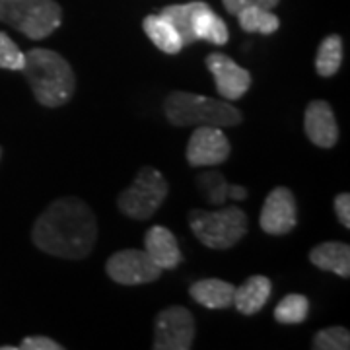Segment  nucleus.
Listing matches in <instances>:
<instances>
[{
  "label": "nucleus",
  "mask_w": 350,
  "mask_h": 350,
  "mask_svg": "<svg viewBox=\"0 0 350 350\" xmlns=\"http://www.w3.org/2000/svg\"><path fill=\"white\" fill-rule=\"evenodd\" d=\"M36 247L61 259H86L98 239V222L90 204L78 197H63L39 214L31 230Z\"/></svg>",
  "instance_id": "1"
},
{
  "label": "nucleus",
  "mask_w": 350,
  "mask_h": 350,
  "mask_svg": "<svg viewBox=\"0 0 350 350\" xmlns=\"http://www.w3.org/2000/svg\"><path fill=\"white\" fill-rule=\"evenodd\" d=\"M25 80L31 88L39 105L57 109L72 100L76 92V76L70 63L51 49H31L25 53Z\"/></svg>",
  "instance_id": "2"
},
{
  "label": "nucleus",
  "mask_w": 350,
  "mask_h": 350,
  "mask_svg": "<svg viewBox=\"0 0 350 350\" xmlns=\"http://www.w3.org/2000/svg\"><path fill=\"white\" fill-rule=\"evenodd\" d=\"M165 119L174 126L213 125V126H238L243 121V115L230 101L216 100L208 96H200L193 92H172L163 100Z\"/></svg>",
  "instance_id": "3"
},
{
  "label": "nucleus",
  "mask_w": 350,
  "mask_h": 350,
  "mask_svg": "<svg viewBox=\"0 0 350 350\" xmlns=\"http://www.w3.org/2000/svg\"><path fill=\"white\" fill-rule=\"evenodd\" d=\"M189 226L202 245L208 250H232L250 230V218L239 206H226L220 211H200L189 213Z\"/></svg>",
  "instance_id": "4"
},
{
  "label": "nucleus",
  "mask_w": 350,
  "mask_h": 350,
  "mask_svg": "<svg viewBox=\"0 0 350 350\" xmlns=\"http://www.w3.org/2000/svg\"><path fill=\"white\" fill-rule=\"evenodd\" d=\"M0 22L41 41L63 24V8L57 0H0Z\"/></svg>",
  "instance_id": "5"
},
{
  "label": "nucleus",
  "mask_w": 350,
  "mask_h": 350,
  "mask_svg": "<svg viewBox=\"0 0 350 350\" xmlns=\"http://www.w3.org/2000/svg\"><path fill=\"white\" fill-rule=\"evenodd\" d=\"M170 195V183L160 170L152 165H142L135 181L119 195L117 206L133 220H150L160 211L162 202Z\"/></svg>",
  "instance_id": "6"
},
{
  "label": "nucleus",
  "mask_w": 350,
  "mask_h": 350,
  "mask_svg": "<svg viewBox=\"0 0 350 350\" xmlns=\"http://www.w3.org/2000/svg\"><path fill=\"white\" fill-rule=\"evenodd\" d=\"M197 333L195 317L183 306L165 308L154 319V349L189 350Z\"/></svg>",
  "instance_id": "7"
},
{
  "label": "nucleus",
  "mask_w": 350,
  "mask_h": 350,
  "mask_svg": "<svg viewBox=\"0 0 350 350\" xmlns=\"http://www.w3.org/2000/svg\"><path fill=\"white\" fill-rule=\"evenodd\" d=\"M105 273L117 284L138 286L156 282L162 276V269L144 250H121L107 259Z\"/></svg>",
  "instance_id": "8"
},
{
  "label": "nucleus",
  "mask_w": 350,
  "mask_h": 350,
  "mask_svg": "<svg viewBox=\"0 0 350 350\" xmlns=\"http://www.w3.org/2000/svg\"><path fill=\"white\" fill-rule=\"evenodd\" d=\"M230 154V140L220 126L199 125L189 138L185 158L193 167H214L224 163Z\"/></svg>",
  "instance_id": "9"
},
{
  "label": "nucleus",
  "mask_w": 350,
  "mask_h": 350,
  "mask_svg": "<svg viewBox=\"0 0 350 350\" xmlns=\"http://www.w3.org/2000/svg\"><path fill=\"white\" fill-rule=\"evenodd\" d=\"M259 226L269 236H286L298 226V204L290 189L278 185L267 195L259 214Z\"/></svg>",
  "instance_id": "10"
},
{
  "label": "nucleus",
  "mask_w": 350,
  "mask_h": 350,
  "mask_svg": "<svg viewBox=\"0 0 350 350\" xmlns=\"http://www.w3.org/2000/svg\"><path fill=\"white\" fill-rule=\"evenodd\" d=\"M206 68L214 76L216 92L226 101L241 100L250 92L253 76L247 68H241L234 59H230L224 53H211L206 57Z\"/></svg>",
  "instance_id": "11"
},
{
  "label": "nucleus",
  "mask_w": 350,
  "mask_h": 350,
  "mask_svg": "<svg viewBox=\"0 0 350 350\" xmlns=\"http://www.w3.org/2000/svg\"><path fill=\"white\" fill-rule=\"evenodd\" d=\"M306 137L319 148H333L338 142V125L333 107L325 100H313L306 107L304 115Z\"/></svg>",
  "instance_id": "12"
},
{
  "label": "nucleus",
  "mask_w": 350,
  "mask_h": 350,
  "mask_svg": "<svg viewBox=\"0 0 350 350\" xmlns=\"http://www.w3.org/2000/svg\"><path fill=\"white\" fill-rule=\"evenodd\" d=\"M144 251L162 271H174L183 261L177 238L163 226H152L144 234Z\"/></svg>",
  "instance_id": "13"
},
{
  "label": "nucleus",
  "mask_w": 350,
  "mask_h": 350,
  "mask_svg": "<svg viewBox=\"0 0 350 350\" xmlns=\"http://www.w3.org/2000/svg\"><path fill=\"white\" fill-rule=\"evenodd\" d=\"M273 292L271 278L262 275L250 276L243 284L234 290V304L241 315H255L267 306Z\"/></svg>",
  "instance_id": "14"
},
{
  "label": "nucleus",
  "mask_w": 350,
  "mask_h": 350,
  "mask_svg": "<svg viewBox=\"0 0 350 350\" xmlns=\"http://www.w3.org/2000/svg\"><path fill=\"white\" fill-rule=\"evenodd\" d=\"M236 286L222 278H202L189 286L191 298L208 310H226L234 304Z\"/></svg>",
  "instance_id": "15"
},
{
  "label": "nucleus",
  "mask_w": 350,
  "mask_h": 350,
  "mask_svg": "<svg viewBox=\"0 0 350 350\" xmlns=\"http://www.w3.org/2000/svg\"><path fill=\"white\" fill-rule=\"evenodd\" d=\"M310 261L321 271L349 278L350 276V245L342 241H323L310 251Z\"/></svg>",
  "instance_id": "16"
},
{
  "label": "nucleus",
  "mask_w": 350,
  "mask_h": 350,
  "mask_svg": "<svg viewBox=\"0 0 350 350\" xmlns=\"http://www.w3.org/2000/svg\"><path fill=\"white\" fill-rule=\"evenodd\" d=\"M208 4L206 2H187V4H172L165 6L160 16L165 18L170 24L174 25V29L179 33V38L183 41V45H193L197 43V36H195V18L200 10H204Z\"/></svg>",
  "instance_id": "17"
},
{
  "label": "nucleus",
  "mask_w": 350,
  "mask_h": 350,
  "mask_svg": "<svg viewBox=\"0 0 350 350\" xmlns=\"http://www.w3.org/2000/svg\"><path fill=\"white\" fill-rule=\"evenodd\" d=\"M142 27H144V33L148 36L152 43L165 55H177L185 47L179 33L174 29V25L170 24L165 18H162L160 14L146 16L142 20Z\"/></svg>",
  "instance_id": "18"
},
{
  "label": "nucleus",
  "mask_w": 350,
  "mask_h": 350,
  "mask_svg": "<svg viewBox=\"0 0 350 350\" xmlns=\"http://www.w3.org/2000/svg\"><path fill=\"white\" fill-rule=\"evenodd\" d=\"M345 59V49H342V38L333 33L327 36L315 55V70L321 78H331L338 72L340 64Z\"/></svg>",
  "instance_id": "19"
},
{
  "label": "nucleus",
  "mask_w": 350,
  "mask_h": 350,
  "mask_svg": "<svg viewBox=\"0 0 350 350\" xmlns=\"http://www.w3.org/2000/svg\"><path fill=\"white\" fill-rule=\"evenodd\" d=\"M195 36L197 41H208L213 45H226L230 39V31L226 22L213 12L211 6H206L204 10H200L195 18Z\"/></svg>",
  "instance_id": "20"
},
{
  "label": "nucleus",
  "mask_w": 350,
  "mask_h": 350,
  "mask_svg": "<svg viewBox=\"0 0 350 350\" xmlns=\"http://www.w3.org/2000/svg\"><path fill=\"white\" fill-rule=\"evenodd\" d=\"M236 18H238L239 27L243 31H250V33L273 36L280 27L278 16L271 12V10H267V8H259V6H250V8L239 10L236 14Z\"/></svg>",
  "instance_id": "21"
},
{
  "label": "nucleus",
  "mask_w": 350,
  "mask_h": 350,
  "mask_svg": "<svg viewBox=\"0 0 350 350\" xmlns=\"http://www.w3.org/2000/svg\"><path fill=\"white\" fill-rule=\"evenodd\" d=\"M310 315V300L304 294H286L275 308V319L282 325L304 323Z\"/></svg>",
  "instance_id": "22"
},
{
  "label": "nucleus",
  "mask_w": 350,
  "mask_h": 350,
  "mask_svg": "<svg viewBox=\"0 0 350 350\" xmlns=\"http://www.w3.org/2000/svg\"><path fill=\"white\" fill-rule=\"evenodd\" d=\"M197 187L204 200L213 206H222L228 200L230 193V183L226 181V177L220 172H200L197 175Z\"/></svg>",
  "instance_id": "23"
},
{
  "label": "nucleus",
  "mask_w": 350,
  "mask_h": 350,
  "mask_svg": "<svg viewBox=\"0 0 350 350\" xmlns=\"http://www.w3.org/2000/svg\"><path fill=\"white\" fill-rule=\"evenodd\" d=\"M312 347L315 350H349L350 349V333L347 327H327L315 333L312 340Z\"/></svg>",
  "instance_id": "24"
},
{
  "label": "nucleus",
  "mask_w": 350,
  "mask_h": 350,
  "mask_svg": "<svg viewBox=\"0 0 350 350\" xmlns=\"http://www.w3.org/2000/svg\"><path fill=\"white\" fill-rule=\"evenodd\" d=\"M25 63V53L12 41L10 36L0 31V68L6 70H22Z\"/></svg>",
  "instance_id": "25"
},
{
  "label": "nucleus",
  "mask_w": 350,
  "mask_h": 350,
  "mask_svg": "<svg viewBox=\"0 0 350 350\" xmlns=\"http://www.w3.org/2000/svg\"><path fill=\"white\" fill-rule=\"evenodd\" d=\"M226 12L236 16L239 10L243 8H250V6H259V8H267V10H273L280 4V0H222Z\"/></svg>",
  "instance_id": "26"
},
{
  "label": "nucleus",
  "mask_w": 350,
  "mask_h": 350,
  "mask_svg": "<svg viewBox=\"0 0 350 350\" xmlns=\"http://www.w3.org/2000/svg\"><path fill=\"white\" fill-rule=\"evenodd\" d=\"M64 347L61 342L53 340L43 335H33V337H25L20 345V350H63Z\"/></svg>",
  "instance_id": "27"
},
{
  "label": "nucleus",
  "mask_w": 350,
  "mask_h": 350,
  "mask_svg": "<svg viewBox=\"0 0 350 350\" xmlns=\"http://www.w3.org/2000/svg\"><path fill=\"white\" fill-rule=\"evenodd\" d=\"M335 214H337L338 224L342 228H350V195L349 193H338L335 197Z\"/></svg>",
  "instance_id": "28"
},
{
  "label": "nucleus",
  "mask_w": 350,
  "mask_h": 350,
  "mask_svg": "<svg viewBox=\"0 0 350 350\" xmlns=\"http://www.w3.org/2000/svg\"><path fill=\"white\" fill-rule=\"evenodd\" d=\"M247 189L243 187V185H230V193H228V199L232 200H243L247 199Z\"/></svg>",
  "instance_id": "29"
},
{
  "label": "nucleus",
  "mask_w": 350,
  "mask_h": 350,
  "mask_svg": "<svg viewBox=\"0 0 350 350\" xmlns=\"http://www.w3.org/2000/svg\"><path fill=\"white\" fill-rule=\"evenodd\" d=\"M0 158H2V148H0Z\"/></svg>",
  "instance_id": "30"
}]
</instances>
